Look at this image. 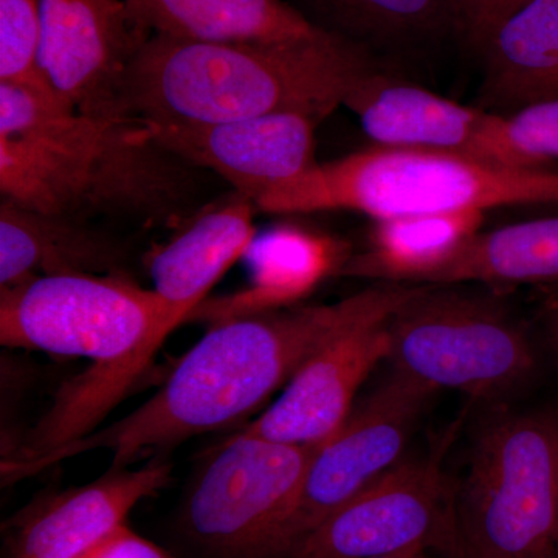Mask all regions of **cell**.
Segmentation results:
<instances>
[{
	"label": "cell",
	"instance_id": "1",
	"mask_svg": "<svg viewBox=\"0 0 558 558\" xmlns=\"http://www.w3.org/2000/svg\"><path fill=\"white\" fill-rule=\"evenodd\" d=\"M421 286L373 288L328 306L286 307L223 319L179 360L163 387L116 424L28 459L2 462L3 483L62 459L112 451V468L140 454L227 427L260 409L300 366L340 332L392 315Z\"/></svg>",
	"mask_w": 558,
	"mask_h": 558
},
{
	"label": "cell",
	"instance_id": "2",
	"mask_svg": "<svg viewBox=\"0 0 558 558\" xmlns=\"http://www.w3.org/2000/svg\"><path fill=\"white\" fill-rule=\"evenodd\" d=\"M202 172L143 121L80 112L50 87L0 83V191L22 207L174 226L204 204Z\"/></svg>",
	"mask_w": 558,
	"mask_h": 558
},
{
	"label": "cell",
	"instance_id": "3",
	"mask_svg": "<svg viewBox=\"0 0 558 558\" xmlns=\"http://www.w3.org/2000/svg\"><path fill=\"white\" fill-rule=\"evenodd\" d=\"M373 70L355 43H193L149 36L121 81L124 117L186 126L301 112L326 119Z\"/></svg>",
	"mask_w": 558,
	"mask_h": 558
},
{
	"label": "cell",
	"instance_id": "4",
	"mask_svg": "<svg viewBox=\"0 0 558 558\" xmlns=\"http://www.w3.org/2000/svg\"><path fill=\"white\" fill-rule=\"evenodd\" d=\"M189 314L117 275H47L0 289V341L94 360L50 414L65 435H87Z\"/></svg>",
	"mask_w": 558,
	"mask_h": 558
},
{
	"label": "cell",
	"instance_id": "5",
	"mask_svg": "<svg viewBox=\"0 0 558 558\" xmlns=\"http://www.w3.org/2000/svg\"><path fill=\"white\" fill-rule=\"evenodd\" d=\"M274 215L352 211L374 220L515 205H558V172L519 170L464 154L371 146L317 163L255 202Z\"/></svg>",
	"mask_w": 558,
	"mask_h": 558
},
{
	"label": "cell",
	"instance_id": "6",
	"mask_svg": "<svg viewBox=\"0 0 558 558\" xmlns=\"http://www.w3.org/2000/svg\"><path fill=\"white\" fill-rule=\"evenodd\" d=\"M457 558H553L558 414L502 413L481 429L457 492Z\"/></svg>",
	"mask_w": 558,
	"mask_h": 558
},
{
	"label": "cell",
	"instance_id": "7",
	"mask_svg": "<svg viewBox=\"0 0 558 558\" xmlns=\"http://www.w3.org/2000/svg\"><path fill=\"white\" fill-rule=\"evenodd\" d=\"M396 373L433 391L506 398L534 374L527 333L498 304L421 286L388 319Z\"/></svg>",
	"mask_w": 558,
	"mask_h": 558
},
{
	"label": "cell",
	"instance_id": "8",
	"mask_svg": "<svg viewBox=\"0 0 558 558\" xmlns=\"http://www.w3.org/2000/svg\"><path fill=\"white\" fill-rule=\"evenodd\" d=\"M318 449L241 429L194 478L180 513L183 535L208 558H260Z\"/></svg>",
	"mask_w": 558,
	"mask_h": 558
},
{
	"label": "cell",
	"instance_id": "9",
	"mask_svg": "<svg viewBox=\"0 0 558 558\" xmlns=\"http://www.w3.org/2000/svg\"><path fill=\"white\" fill-rule=\"evenodd\" d=\"M435 395L395 371L352 410L339 432L319 446L299 495L260 558L288 557L323 521L395 468Z\"/></svg>",
	"mask_w": 558,
	"mask_h": 558
},
{
	"label": "cell",
	"instance_id": "10",
	"mask_svg": "<svg viewBox=\"0 0 558 558\" xmlns=\"http://www.w3.org/2000/svg\"><path fill=\"white\" fill-rule=\"evenodd\" d=\"M458 549L457 494L440 458L410 459L374 481L286 558H385Z\"/></svg>",
	"mask_w": 558,
	"mask_h": 558
},
{
	"label": "cell",
	"instance_id": "11",
	"mask_svg": "<svg viewBox=\"0 0 558 558\" xmlns=\"http://www.w3.org/2000/svg\"><path fill=\"white\" fill-rule=\"evenodd\" d=\"M40 69L51 90L80 112L124 117L121 81L149 39L124 0H39Z\"/></svg>",
	"mask_w": 558,
	"mask_h": 558
},
{
	"label": "cell",
	"instance_id": "12",
	"mask_svg": "<svg viewBox=\"0 0 558 558\" xmlns=\"http://www.w3.org/2000/svg\"><path fill=\"white\" fill-rule=\"evenodd\" d=\"M317 117L277 112L213 124H148L167 148L201 170L215 172L255 204L260 196L299 178L315 159Z\"/></svg>",
	"mask_w": 558,
	"mask_h": 558
},
{
	"label": "cell",
	"instance_id": "13",
	"mask_svg": "<svg viewBox=\"0 0 558 558\" xmlns=\"http://www.w3.org/2000/svg\"><path fill=\"white\" fill-rule=\"evenodd\" d=\"M389 317L365 319L323 344L293 374L281 398L242 429L296 446H322L332 438L354 410L363 381L389 357Z\"/></svg>",
	"mask_w": 558,
	"mask_h": 558
},
{
	"label": "cell",
	"instance_id": "14",
	"mask_svg": "<svg viewBox=\"0 0 558 558\" xmlns=\"http://www.w3.org/2000/svg\"><path fill=\"white\" fill-rule=\"evenodd\" d=\"M170 478L171 468L161 461L110 468L94 483L40 499L5 524L7 558H83Z\"/></svg>",
	"mask_w": 558,
	"mask_h": 558
},
{
	"label": "cell",
	"instance_id": "15",
	"mask_svg": "<svg viewBox=\"0 0 558 558\" xmlns=\"http://www.w3.org/2000/svg\"><path fill=\"white\" fill-rule=\"evenodd\" d=\"M343 106L359 117L376 146L470 157H475L476 143L490 116L488 110L459 105L374 69L360 80Z\"/></svg>",
	"mask_w": 558,
	"mask_h": 558
},
{
	"label": "cell",
	"instance_id": "16",
	"mask_svg": "<svg viewBox=\"0 0 558 558\" xmlns=\"http://www.w3.org/2000/svg\"><path fill=\"white\" fill-rule=\"evenodd\" d=\"M256 205L231 191L205 204L182 230L150 258L154 290L175 310L191 314L220 278L245 258L253 241Z\"/></svg>",
	"mask_w": 558,
	"mask_h": 558
},
{
	"label": "cell",
	"instance_id": "17",
	"mask_svg": "<svg viewBox=\"0 0 558 558\" xmlns=\"http://www.w3.org/2000/svg\"><path fill=\"white\" fill-rule=\"evenodd\" d=\"M351 256L343 242L295 226L258 234L247 255V288L219 300H205L191 314L215 323L260 312L286 310L310 295L329 275L341 274Z\"/></svg>",
	"mask_w": 558,
	"mask_h": 558
},
{
	"label": "cell",
	"instance_id": "18",
	"mask_svg": "<svg viewBox=\"0 0 558 558\" xmlns=\"http://www.w3.org/2000/svg\"><path fill=\"white\" fill-rule=\"evenodd\" d=\"M123 263V247L89 220L47 215L2 197L0 289L47 275H100Z\"/></svg>",
	"mask_w": 558,
	"mask_h": 558
},
{
	"label": "cell",
	"instance_id": "19",
	"mask_svg": "<svg viewBox=\"0 0 558 558\" xmlns=\"http://www.w3.org/2000/svg\"><path fill=\"white\" fill-rule=\"evenodd\" d=\"M148 36L193 43H296L326 31L288 0H124Z\"/></svg>",
	"mask_w": 558,
	"mask_h": 558
},
{
	"label": "cell",
	"instance_id": "20",
	"mask_svg": "<svg viewBox=\"0 0 558 558\" xmlns=\"http://www.w3.org/2000/svg\"><path fill=\"white\" fill-rule=\"evenodd\" d=\"M480 47L488 108L517 110L558 98V0H526Z\"/></svg>",
	"mask_w": 558,
	"mask_h": 558
},
{
	"label": "cell",
	"instance_id": "21",
	"mask_svg": "<svg viewBox=\"0 0 558 558\" xmlns=\"http://www.w3.org/2000/svg\"><path fill=\"white\" fill-rule=\"evenodd\" d=\"M486 213L405 216L377 220L369 248L352 256L341 275L422 284L481 231Z\"/></svg>",
	"mask_w": 558,
	"mask_h": 558
},
{
	"label": "cell",
	"instance_id": "22",
	"mask_svg": "<svg viewBox=\"0 0 558 558\" xmlns=\"http://www.w3.org/2000/svg\"><path fill=\"white\" fill-rule=\"evenodd\" d=\"M556 284L558 216L480 231L422 284Z\"/></svg>",
	"mask_w": 558,
	"mask_h": 558
},
{
	"label": "cell",
	"instance_id": "23",
	"mask_svg": "<svg viewBox=\"0 0 558 558\" xmlns=\"http://www.w3.org/2000/svg\"><path fill=\"white\" fill-rule=\"evenodd\" d=\"M322 31L341 38L396 43L425 38L454 24L447 0H293ZM354 43V40H352Z\"/></svg>",
	"mask_w": 558,
	"mask_h": 558
},
{
	"label": "cell",
	"instance_id": "24",
	"mask_svg": "<svg viewBox=\"0 0 558 558\" xmlns=\"http://www.w3.org/2000/svg\"><path fill=\"white\" fill-rule=\"evenodd\" d=\"M475 157L519 170H546L558 160V98L488 116Z\"/></svg>",
	"mask_w": 558,
	"mask_h": 558
},
{
	"label": "cell",
	"instance_id": "25",
	"mask_svg": "<svg viewBox=\"0 0 558 558\" xmlns=\"http://www.w3.org/2000/svg\"><path fill=\"white\" fill-rule=\"evenodd\" d=\"M40 47L39 0H0V83L50 87L40 69Z\"/></svg>",
	"mask_w": 558,
	"mask_h": 558
},
{
	"label": "cell",
	"instance_id": "26",
	"mask_svg": "<svg viewBox=\"0 0 558 558\" xmlns=\"http://www.w3.org/2000/svg\"><path fill=\"white\" fill-rule=\"evenodd\" d=\"M454 25L468 33L478 46L494 31L499 21L519 9L526 0H447Z\"/></svg>",
	"mask_w": 558,
	"mask_h": 558
},
{
	"label": "cell",
	"instance_id": "27",
	"mask_svg": "<svg viewBox=\"0 0 558 558\" xmlns=\"http://www.w3.org/2000/svg\"><path fill=\"white\" fill-rule=\"evenodd\" d=\"M83 558H174L149 539L140 537L128 524L109 535Z\"/></svg>",
	"mask_w": 558,
	"mask_h": 558
},
{
	"label": "cell",
	"instance_id": "28",
	"mask_svg": "<svg viewBox=\"0 0 558 558\" xmlns=\"http://www.w3.org/2000/svg\"><path fill=\"white\" fill-rule=\"evenodd\" d=\"M546 310H548L550 336H553L554 344H556L558 352V307L546 304Z\"/></svg>",
	"mask_w": 558,
	"mask_h": 558
},
{
	"label": "cell",
	"instance_id": "29",
	"mask_svg": "<svg viewBox=\"0 0 558 558\" xmlns=\"http://www.w3.org/2000/svg\"><path fill=\"white\" fill-rule=\"evenodd\" d=\"M546 304L548 306L558 307V282L556 284H550L548 289V299H546Z\"/></svg>",
	"mask_w": 558,
	"mask_h": 558
},
{
	"label": "cell",
	"instance_id": "30",
	"mask_svg": "<svg viewBox=\"0 0 558 558\" xmlns=\"http://www.w3.org/2000/svg\"><path fill=\"white\" fill-rule=\"evenodd\" d=\"M385 558H427V554H411V556L385 557Z\"/></svg>",
	"mask_w": 558,
	"mask_h": 558
},
{
	"label": "cell",
	"instance_id": "31",
	"mask_svg": "<svg viewBox=\"0 0 558 558\" xmlns=\"http://www.w3.org/2000/svg\"><path fill=\"white\" fill-rule=\"evenodd\" d=\"M553 558H558V531L556 535V542H554Z\"/></svg>",
	"mask_w": 558,
	"mask_h": 558
},
{
	"label": "cell",
	"instance_id": "32",
	"mask_svg": "<svg viewBox=\"0 0 558 558\" xmlns=\"http://www.w3.org/2000/svg\"><path fill=\"white\" fill-rule=\"evenodd\" d=\"M450 558H457V557H450Z\"/></svg>",
	"mask_w": 558,
	"mask_h": 558
}]
</instances>
